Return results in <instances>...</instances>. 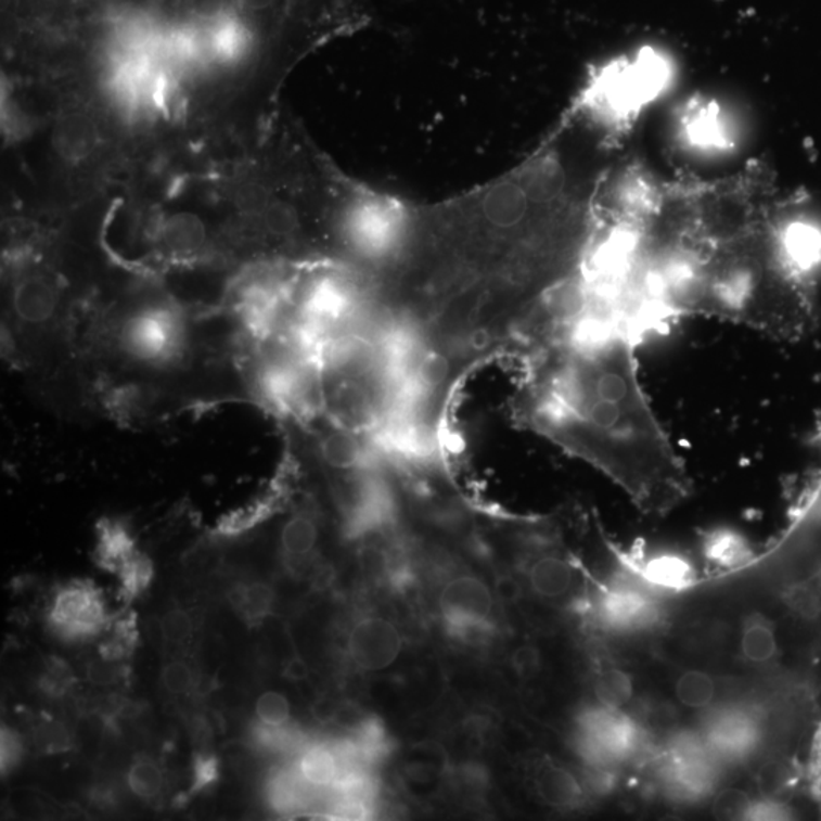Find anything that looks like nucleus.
<instances>
[{
  "label": "nucleus",
  "instance_id": "nucleus-1",
  "mask_svg": "<svg viewBox=\"0 0 821 821\" xmlns=\"http://www.w3.org/2000/svg\"><path fill=\"white\" fill-rule=\"evenodd\" d=\"M643 335L628 318L582 305L533 346L524 414L636 509L665 516L691 497L692 479L639 380Z\"/></svg>",
  "mask_w": 821,
  "mask_h": 821
},
{
  "label": "nucleus",
  "instance_id": "nucleus-2",
  "mask_svg": "<svg viewBox=\"0 0 821 821\" xmlns=\"http://www.w3.org/2000/svg\"><path fill=\"white\" fill-rule=\"evenodd\" d=\"M188 343L187 318L165 302L136 306L115 328L117 354L128 364L150 372H161L180 362Z\"/></svg>",
  "mask_w": 821,
  "mask_h": 821
},
{
  "label": "nucleus",
  "instance_id": "nucleus-3",
  "mask_svg": "<svg viewBox=\"0 0 821 821\" xmlns=\"http://www.w3.org/2000/svg\"><path fill=\"white\" fill-rule=\"evenodd\" d=\"M112 615L101 590L90 581H70L56 588L47 613L49 630L64 642L100 638Z\"/></svg>",
  "mask_w": 821,
  "mask_h": 821
},
{
  "label": "nucleus",
  "instance_id": "nucleus-4",
  "mask_svg": "<svg viewBox=\"0 0 821 821\" xmlns=\"http://www.w3.org/2000/svg\"><path fill=\"white\" fill-rule=\"evenodd\" d=\"M524 577L533 595L547 603L566 601L581 581L580 569L551 529L536 531L529 540Z\"/></svg>",
  "mask_w": 821,
  "mask_h": 821
},
{
  "label": "nucleus",
  "instance_id": "nucleus-5",
  "mask_svg": "<svg viewBox=\"0 0 821 821\" xmlns=\"http://www.w3.org/2000/svg\"><path fill=\"white\" fill-rule=\"evenodd\" d=\"M493 608L490 586L475 575H457L438 593V611L449 633L463 641H476L490 633Z\"/></svg>",
  "mask_w": 821,
  "mask_h": 821
},
{
  "label": "nucleus",
  "instance_id": "nucleus-6",
  "mask_svg": "<svg viewBox=\"0 0 821 821\" xmlns=\"http://www.w3.org/2000/svg\"><path fill=\"white\" fill-rule=\"evenodd\" d=\"M403 650V636L392 620L365 615L351 624L347 654L359 671L380 672L396 664Z\"/></svg>",
  "mask_w": 821,
  "mask_h": 821
},
{
  "label": "nucleus",
  "instance_id": "nucleus-7",
  "mask_svg": "<svg viewBox=\"0 0 821 821\" xmlns=\"http://www.w3.org/2000/svg\"><path fill=\"white\" fill-rule=\"evenodd\" d=\"M737 654L747 667L759 669V671L793 675V672L781 671L783 659H785V646H783L779 623L768 618L764 613H752L741 624Z\"/></svg>",
  "mask_w": 821,
  "mask_h": 821
},
{
  "label": "nucleus",
  "instance_id": "nucleus-8",
  "mask_svg": "<svg viewBox=\"0 0 821 821\" xmlns=\"http://www.w3.org/2000/svg\"><path fill=\"white\" fill-rule=\"evenodd\" d=\"M531 785L544 805L557 811H574L588 797L585 783L570 768L542 759L533 767Z\"/></svg>",
  "mask_w": 821,
  "mask_h": 821
},
{
  "label": "nucleus",
  "instance_id": "nucleus-9",
  "mask_svg": "<svg viewBox=\"0 0 821 821\" xmlns=\"http://www.w3.org/2000/svg\"><path fill=\"white\" fill-rule=\"evenodd\" d=\"M62 294L47 274H29L18 280L13 293L14 316L22 325L43 328L55 320Z\"/></svg>",
  "mask_w": 821,
  "mask_h": 821
},
{
  "label": "nucleus",
  "instance_id": "nucleus-10",
  "mask_svg": "<svg viewBox=\"0 0 821 821\" xmlns=\"http://www.w3.org/2000/svg\"><path fill=\"white\" fill-rule=\"evenodd\" d=\"M320 524L310 510L291 513L280 529V555L291 573H305L317 557Z\"/></svg>",
  "mask_w": 821,
  "mask_h": 821
},
{
  "label": "nucleus",
  "instance_id": "nucleus-11",
  "mask_svg": "<svg viewBox=\"0 0 821 821\" xmlns=\"http://www.w3.org/2000/svg\"><path fill=\"white\" fill-rule=\"evenodd\" d=\"M631 575L654 592H679L695 581L691 563L677 555H659L631 565Z\"/></svg>",
  "mask_w": 821,
  "mask_h": 821
},
{
  "label": "nucleus",
  "instance_id": "nucleus-12",
  "mask_svg": "<svg viewBox=\"0 0 821 821\" xmlns=\"http://www.w3.org/2000/svg\"><path fill=\"white\" fill-rule=\"evenodd\" d=\"M298 775L313 790L331 791L344 768L335 743L305 744L294 760Z\"/></svg>",
  "mask_w": 821,
  "mask_h": 821
},
{
  "label": "nucleus",
  "instance_id": "nucleus-13",
  "mask_svg": "<svg viewBox=\"0 0 821 821\" xmlns=\"http://www.w3.org/2000/svg\"><path fill=\"white\" fill-rule=\"evenodd\" d=\"M226 598L230 607L249 626L264 623L274 611V589L256 578H238L230 582Z\"/></svg>",
  "mask_w": 821,
  "mask_h": 821
},
{
  "label": "nucleus",
  "instance_id": "nucleus-14",
  "mask_svg": "<svg viewBox=\"0 0 821 821\" xmlns=\"http://www.w3.org/2000/svg\"><path fill=\"white\" fill-rule=\"evenodd\" d=\"M677 703L692 713H710L717 709L722 694V682L706 669L688 668L680 671L672 684Z\"/></svg>",
  "mask_w": 821,
  "mask_h": 821
},
{
  "label": "nucleus",
  "instance_id": "nucleus-15",
  "mask_svg": "<svg viewBox=\"0 0 821 821\" xmlns=\"http://www.w3.org/2000/svg\"><path fill=\"white\" fill-rule=\"evenodd\" d=\"M157 631L166 653L188 654L200 633V618L192 608L174 604L157 620Z\"/></svg>",
  "mask_w": 821,
  "mask_h": 821
},
{
  "label": "nucleus",
  "instance_id": "nucleus-16",
  "mask_svg": "<svg viewBox=\"0 0 821 821\" xmlns=\"http://www.w3.org/2000/svg\"><path fill=\"white\" fill-rule=\"evenodd\" d=\"M98 657L110 662H125L130 659L138 649L139 630L136 613L128 611L112 616L107 628L100 634Z\"/></svg>",
  "mask_w": 821,
  "mask_h": 821
},
{
  "label": "nucleus",
  "instance_id": "nucleus-17",
  "mask_svg": "<svg viewBox=\"0 0 821 821\" xmlns=\"http://www.w3.org/2000/svg\"><path fill=\"white\" fill-rule=\"evenodd\" d=\"M136 551L134 540L125 525L112 521L101 522L94 559L102 569L112 574L119 573Z\"/></svg>",
  "mask_w": 821,
  "mask_h": 821
},
{
  "label": "nucleus",
  "instance_id": "nucleus-18",
  "mask_svg": "<svg viewBox=\"0 0 821 821\" xmlns=\"http://www.w3.org/2000/svg\"><path fill=\"white\" fill-rule=\"evenodd\" d=\"M125 781H127L128 790H130L132 796L146 801V804L162 800L169 783L168 774H166L161 760L147 755H140L132 760L130 767H128L127 775H125Z\"/></svg>",
  "mask_w": 821,
  "mask_h": 821
},
{
  "label": "nucleus",
  "instance_id": "nucleus-19",
  "mask_svg": "<svg viewBox=\"0 0 821 821\" xmlns=\"http://www.w3.org/2000/svg\"><path fill=\"white\" fill-rule=\"evenodd\" d=\"M593 691H595L596 705L608 707V709L626 710V707L633 702L634 683L627 671L607 665L596 672Z\"/></svg>",
  "mask_w": 821,
  "mask_h": 821
},
{
  "label": "nucleus",
  "instance_id": "nucleus-20",
  "mask_svg": "<svg viewBox=\"0 0 821 821\" xmlns=\"http://www.w3.org/2000/svg\"><path fill=\"white\" fill-rule=\"evenodd\" d=\"M204 238L206 236L202 222L191 215H177L165 222L161 232L162 247L176 256H188L198 252Z\"/></svg>",
  "mask_w": 821,
  "mask_h": 821
},
{
  "label": "nucleus",
  "instance_id": "nucleus-21",
  "mask_svg": "<svg viewBox=\"0 0 821 821\" xmlns=\"http://www.w3.org/2000/svg\"><path fill=\"white\" fill-rule=\"evenodd\" d=\"M161 683L172 698H194L202 692V676L187 654L169 657L162 669Z\"/></svg>",
  "mask_w": 821,
  "mask_h": 821
},
{
  "label": "nucleus",
  "instance_id": "nucleus-22",
  "mask_svg": "<svg viewBox=\"0 0 821 821\" xmlns=\"http://www.w3.org/2000/svg\"><path fill=\"white\" fill-rule=\"evenodd\" d=\"M321 456L336 471H354L361 467L364 450L358 437L349 429L335 431L321 442Z\"/></svg>",
  "mask_w": 821,
  "mask_h": 821
},
{
  "label": "nucleus",
  "instance_id": "nucleus-23",
  "mask_svg": "<svg viewBox=\"0 0 821 821\" xmlns=\"http://www.w3.org/2000/svg\"><path fill=\"white\" fill-rule=\"evenodd\" d=\"M116 575L120 582V598L125 603H131L132 600L142 595L150 588L154 575L153 563L145 554L136 551L134 555L120 567Z\"/></svg>",
  "mask_w": 821,
  "mask_h": 821
},
{
  "label": "nucleus",
  "instance_id": "nucleus-24",
  "mask_svg": "<svg viewBox=\"0 0 821 821\" xmlns=\"http://www.w3.org/2000/svg\"><path fill=\"white\" fill-rule=\"evenodd\" d=\"M94 140L97 136H94L93 125L86 117H69L60 128V146L72 157L89 154L93 150Z\"/></svg>",
  "mask_w": 821,
  "mask_h": 821
},
{
  "label": "nucleus",
  "instance_id": "nucleus-25",
  "mask_svg": "<svg viewBox=\"0 0 821 821\" xmlns=\"http://www.w3.org/2000/svg\"><path fill=\"white\" fill-rule=\"evenodd\" d=\"M34 744L47 755L69 752L74 747V735L64 722L43 718L34 728Z\"/></svg>",
  "mask_w": 821,
  "mask_h": 821
},
{
  "label": "nucleus",
  "instance_id": "nucleus-26",
  "mask_svg": "<svg viewBox=\"0 0 821 821\" xmlns=\"http://www.w3.org/2000/svg\"><path fill=\"white\" fill-rule=\"evenodd\" d=\"M75 684L77 679L66 662L56 657L47 662L39 679V690L43 695L54 700L67 697L74 691Z\"/></svg>",
  "mask_w": 821,
  "mask_h": 821
},
{
  "label": "nucleus",
  "instance_id": "nucleus-27",
  "mask_svg": "<svg viewBox=\"0 0 821 821\" xmlns=\"http://www.w3.org/2000/svg\"><path fill=\"white\" fill-rule=\"evenodd\" d=\"M257 724L265 728H286L291 721V705L285 695L267 691L256 702Z\"/></svg>",
  "mask_w": 821,
  "mask_h": 821
},
{
  "label": "nucleus",
  "instance_id": "nucleus-28",
  "mask_svg": "<svg viewBox=\"0 0 821 821\" xmlns=\"http://www.w3.org/2000/svg\"><path fill=\"white\" fill-rule=\"evenodd\" d=\"M753 797L747 791L726 788L718 791L713 800V813L718 819L748 820Z\"/></svg>",
  "mask_w": 821,
  "mask_h": 821
},
{
  "label": "nucleus",
  "instance_id": "nucleus-29",
  "mask_svg": "<svg viewBox=\"0 0 821 821\" xmlns=\"http://www.w3.org/2000/svg\"><path fill=\"white\" fill-rule=\"evenodd\" d=\"M709 557L720 566L736 567L751 562L752 554L735 537L722 536L709 544Z\"/></svg>",
  "mask_w": 821,
  "mask_h": 821
},
{
  "label": "nucleus",
  "instance_id": "nucleus-30",
  "mask_svg": "<svg viewBox=\"0 0 821 821\" xmlns=\"http://www.w3.org/2000/svg\"><path fill=\"white\" fill-rule=\"evenodd\" d=\"M219 779V760L217 756L202 751L196 753L192 762L191 794H200L211 788Z\"/></svg>",
  "mask_w": 821,
  "mask_h": 821
},
{
  "label": "nucleus",
  "instance_id": "nucleus-31",
  "mask_svg": "<svg viewBox=\"0 0 821 821\" xmlns=\"http://www.w3.org/2000/svg\"><path fill=\"white\" fill-rule=\"evenodd\" d=\"M128 668L124 662L92 660L87 665L86 675L90 683L117 684L128 679Z\"/></svg>",
  "mask_w": 821,
  "mask_h": 821
},
{
  "label": "nucleus",
  "instance_id": "nucleus-32",
  "mask_svg": "<svg viewBox=\"0 0 821 821\" xmlns=\"http://www.w3.org/2000/svg\"><path fill=\"white\" fill-rule=\"evenodd\" d=\"M24 743H22L16 730L3 726L2 740H0V767H2L3 775L16 770L22 758H24Z\"/></svg>",
  "mask_w": 821,
  "mask_h": 821
},
{
  "label": "nucleus",
  "instance_id": "nucleus-33",
  "mask_svg": "<svg viewBox=\"0 0 821 821\" xmlns=\"http://www.w3.org/2000/svg\"><path fill=\"white\" fill-rule=\"evenodd\" d=\"M265 225L272 234L278 236H287L297 229V215L286 204H272L265 210Z\"/></svg>",
  "mask_w": 821,
  "mask_h": 821
},
{
  "label": "nucleus",
  "instance_id": "nucleus-34",
  "mask_svg": "<svg viewBox=\"0 0 821 821\" xmlns=\"http://www.w3.org/2000/svg\"><path fill=\"white\" fill-rule=\"evenodd\" d=\"M286 675L287 677H291V679H303V677L306 676V667L303 665L302 660H291L290 664H287Z\"/></svg>",
  "mask_w": 821,
  "mask_h": 821
},
{
  "label": "nucleus",
  "instance_id": "nucleus-35",
  "mask_svg": "<svg viewBox=\"0 0 821 821\" xmlns=\"http://www.w3.org/2000/svg\"><path fill=\"white\" fill-rule=\"evenodd\" d=\"M242 2L247 9L259 11L268 9L274 0H242Z\"/></svg>",
  "mask_w": 821,
  "mask_h": 821
}]
</instances>
